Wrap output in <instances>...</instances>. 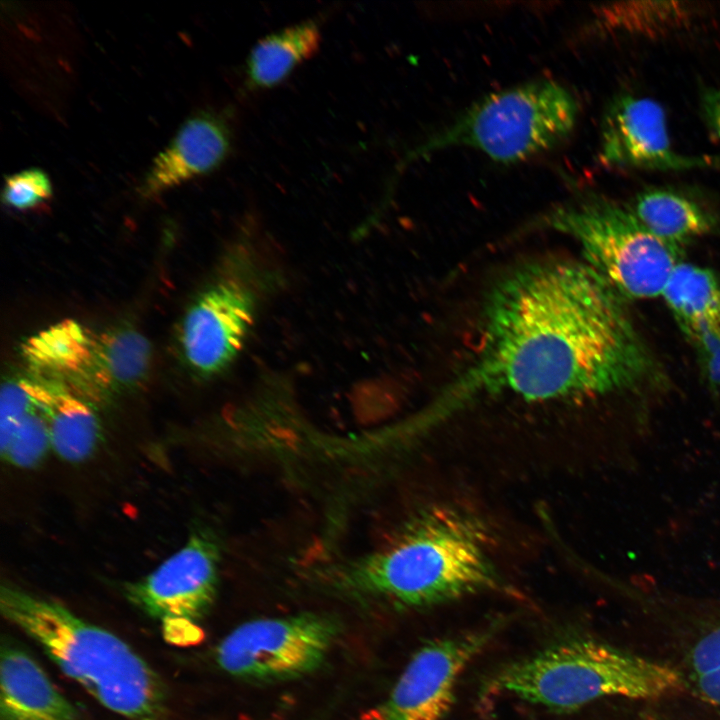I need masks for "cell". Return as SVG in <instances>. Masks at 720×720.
Returning a JSON list of instances; mask_svg holds the SVG:
<instances>
[{
	"label": "cell",
	"mask_w": 720,
	"mask_h": 720,
	"mask_svg": "<svg viewBox=\"0 0 720 720\" xmlns=\"http://www.w3.org/2000/svg\"><path fill=\"white\" fill-rule=\"evenodd\" d=\"M579 103L552 80L489 94L429 137L413 155L470 147L494 161L515 163L551 149L573 131Z\"/></svg>",
	"instance_id": "5"
},
{
	"label": "cell",
	"mask_w": 720,
	"mask_h": 720,
	"mask_svg": "<svg viewBox=\"0 0 720 720\" xmlns=\"http://www.w3.org/2000/svg\"><path fill=\"white\" fill-rule=\"evenodd\" d=\"M683 687L682 674L667 664L576 637L505 665L485 688L569 713L603 697L656 699Z\"/></svg>",
	"instance_id": "4"
},
{
	"label": "cell",
	"mask_w": 720,
	"mask_h": 720,
	"mask_svg": "<svg viewBox=\"0 0 720 720\" xmlns=\"http://www.w3.org/2000/svg\"><path fill=\"white\" fill-rule=\"evenodd\" d=\"M0 408V437H2L25 415L37 408L35 380L24 378L4 383L1 389Z\"/></svg>",
	"instance_id": "25"
},
{
	"label": "cell",
	"mask_w": 720,
	"mask_h": 720,
	"mask_svg": "<svg viewBox=\"0 0 720 720\" xmlns=\"http://www.w3.org/2000/svg\"><path fill=\"white\" fill-rule=\"evenodd\" d=\"M0 450L3 459L20 468L34 467L45 458L52 449L48 428L38 407L0 437Z\"/></svg>",
	"instance_id": "21"
},
{
	"label": "cell",
	"mask_w": 720,
	"mask_h": 720,
	"mask_svg": "<svg viewBox=\"0 0 720 720\" xmlns=\"http://www.w3.org/2000/svg\"><path fill=\"white\" fill-rule=\"evenodd\" d=\"M497 631L498 623H492L425 643L388 697L364 712L361 720H442L454 704L461 674Z\"/></svg>",
	"instance_id": "8"
},
{
	"label": "cell",
	"mask_w": 720,
	"mask_h": 720,
	"mask_svg": "<svg viewBox=\"0 0 720 720\" xmlns=\"http://www.w3.org/2000/svg\"><path fill=\"white\" fill-rule=\"evenodd\" d=\"M320 43V25L312 19L264 37L253 47L246 62L248 86L266 89L280 84L318 52Z\"/></svg>",
	"instance_id": "18"
},
{
	"label": "cell",
	"mask_w": 720,
	"mask_h": 720,
	"mask_svg": "<svg viewBox=\"0 0 720 720\" xmlns=\"http://www.w3.org/2000/svg\"><path fill=\"white\" fill-rule=\"evenodd\" d=\"M538 224L568 235L584 262L624 300L662 295L681 250L651 233L628 205L590 196L552 208Z\"/></svg>",
	"instance_id": "6"
},
{
	"label": "cell",
	"mask_w": 720,
	"mask_h": 720,
	"mask_svg": "<svg viewBox=\"0 0 720 720\" xmlns=\"http://www.w3.org/2000/svg\"><path fill=\"white\" fill-rule=\"evenodd\" d=\"M491 552L489 533L477 518L431 508L391 544L354 562L344 580L400 607H430L500 589Z\"/></svg>",
	"instance_id": "2"
},
{
	"label": "cell",
	"mask_w": 720,
	"mask_h": 720,
	"mask_svg": "<svg viewBox=\"0 0 720 720\" xmlns=\"http://www.w3.org/2000/svg\"><path fill=\"white\" fill-rule=\"evenodd\" d=\"M340 631L335 618L305 612L245 622L218 645L222 670L240 679L275 682L316 670Z\"/></svg>",
	"instance_id": "7"
},
{
	"label": "cell",
	"mask_w": 720,
	"mask_h": 720,
	"mask_svg": "<svg viewBox=\"0 0 720 720\" xmlns=\"http://www.w3.org/2000/svg\"><path fill=\"white\" fill-rule=\"evenodd\" d=\"M689 672L698 695L720 712V623L691 649Z\"/></svg>",
	"instance_id": "22"
},
{
	"label": "cell",
	"mask_w": 720,
	"mask_h": 720,
	"mask_svg": "<svg viewBox=\"0 0 720 720\" xmlns=\"http://www.w3.org/2000/svg\"><path fill=\"white\" fill-rule=\"evenodd\" d=\"M150 362V344L137 330L119 327L95 334L89 365L71 389L88 402L103 399L141 383Z\"/></svg>",
	"instance_id": "14"
},
{
	"label": "cell",
	"mask_w": 720,
	"mask_h": 720,
	"mask_svg": "<svg viewBox=\"0 0 720 720\" xmlns=\"http://www.w3.org/2000/svg\"><path fill=\"white\" fill-rule=\"evenodd\" d=\"M258 292L250 281L222 279L205 289L187 310L180 344L188 365L214 375L236 358L255 320Z\"/></svg>",
	"instance_id": "10"
},
{
	"label": "cell",
	"mask_w": 720,
	"mask_h": 720,
	"mask_svg": "<svg viewBox=\"0 0 720 720\" xmlns=\"http://www.w3.org/2000/svg\"><path fill=\"white\" fill-rule=\"evenodd\" d=\"M219 549L207 533L186 543L145 577L125 585L127 599L163 624L194 623L214 602Z\"/></svg>",
	"instance_id": "9"
},
{
	"label": "cell",
	"mask_w": 720,
	"mask_h": 720,
	"mask_svg": "<svg viewBox=\"0 0 720 720\" xmlns=\"http://www.w3.org/2000/svg\"><path fill=\"white\" fill-rule=\"evenodd\" d=\"M683 333L696 352L706 386L720 394V324H702Z\"/></svg>",
	"instance_id": "24"
},
{
	"label": "cell",
	"mask_w": 720,
	"mask_h": 720,
	"mask_svg": "<svg viewBox=\"0 0 720 720\" xmlns=\"http://www.w3.org/2000/svg\"><path fill=\"white\" fill-rule=\"evenodd\" d=\"M3 617L37 642L60 670L101 705L129 720H156L165 690L126 642L62 604L12 585L0 589Z\"/></svg>",
	"instance_id": "3"
},
{
	"label": "cell",
	"mask_w": 720,
	"mask_h": 720,
	"mask_svg": "<svg viewBox=\"0 0 720 720\" xmlns=\"http://www.w3.org/2000/svg\"><path fill=\"white\" fill-rule=\"evenodd\" d=\"M662 296L682 332L702 324H720V278L708 268L680 262Z\"/></svg>",
	"instance_id": "19"
},
{
	"label": "cell",
	"mask_w": 720,
	"mask_h": 720,
	"mask_svg": "<svg viewBox=\"0 0 720 720\" xmlns=\"http://www.w3.org/2000/svg\"><path fill=\"white\" fill-rule=\"evenodd\" d=\"M231 129L222 115L201 112L188 119L154 159L140 193L159 195L218 167L230 152Z\"/></svg>",
	"instance_id": "12"
},
{
	"label": "cell",
	"mask_w": 720,
	"mask_h": 720,
	"mask_svg": "<svg viewBox=\"0 0 720 720\" xmlns=\"http://www.w3.org/2000/svg\"><path fill=\"white\" fill-rule=\"evenodd\" d=\"M1 720H79L78 711L25 651L1 649Z\"/></svg>",
	"instance_id": "13"
},
{
	"label": "cell",
	"mask_w": 720,
	"mask_h": 720,
	"mask_svg": "<svg viewBox=\"0 0 720 720\" xmlns=\"http://www.w3.org/2000/svg\"><path fill=\"white\" fill-rule=\"evenodd\" d=\"M694 12L695 9L684 2H619L601 6L597 17L606 29L657 36L681 28Z\"/></svg>",
	"instance_id": "20"
},
{
	"label": "cell",
	"mask_w": 720,
	"mask_h": 720,
	"mask_svg": "<svg viewBox=\"0 0 720 720\" xmlns=\"http://www.w3.org/2000/svg\"><path fill=\"white\" fill-rule=\"evenodd\" d=\"M51 194L48 175L41 169L31 168L6 177L2 196L10 207L26 210L46 201Z\"/></svg>",
	"instance_id": "23"
},
{
	"label": "cell",
	"mask_w": 720,
	"mask_h": 720,
	"mask_svg": "<svg viewBox=\"0 0 720 720\" xmlns=\"http://www.w3.org/2000/svg\"><path fill=\"white\" fill-rule=\"evenodd\" d=\"M599 158L609 167L660 171L719 165V159L711 156L676 151L662 105L632 94H621L609 104L601 124Z\"/></svg>",
	"instance_id": "11"
},
{
	"label": "cell",
	"mask_w": 720,
	"mask_h": 720,
	"mask_svg": "<svg viewBox=\"0 0 720 720\" xmlns=\"http://www.w3.org/2000/svg\"><path fill=\"white\" fill-rule=\"evenodd\" d=\"M35 396L48 428L51 449L72 463L93 455L102 430L91 403L66 384L48 378L35 379Z\"/></svg>",
	"instance_id": "15"
},
{
	"label": "cell",
	"mask_w": 720,
	"mask_h": 720,
	"mask_svg": "<svg viewBox=\"0 0 720 720\" xmlns=\"http://www.w3.org/2000/svg\"><path fill=\"white\" fill-rule=\"evenodd\" d=\"M95 334L74 320H64L26 340L25 360L48 379L73 387L86 371Z\"/></svg>",
	"instance_id": "17"
},
{
	"label": "cell",
	"mask_w": 720,
	"mask_h": 720,
	"mask_svg": "<svg viewBox=\"0 0 720 720\" xmlns=\"http://www.w3.org/2000/svg\"><path fill=\"white\" fill-rule=\"evenodd\" d=\"M628 207L651 233L681 251L717 225L715 216L699 203L664 188L638 193Z\"/></svg>",
	"instance_id": "16"
},
{
	"label": "cell",
	"mask_w": 720,
	"mask_h": 720,
	"mask_svg": "<svg viewBox=\"0 0 720 720\" xmlns=\"http://www.w3.org/2000/svg\"><path fill=\"white\" fill-rule=\"evenodd\" d=\"M475 361L445 400L641 394L660 383L624 299L585 262L546 260L504 275L486 297Z\"/></svg>",
	"instance_id": "1"
},
{
	"label": "cell",
	"mask_w": 720,
	"mask_h": 720,
	"mask_svg": "<svg viewBox=\"0 0 720 720\" xmlns=\"http://www.w3.org/2000/svg\"><path fill=\"white\" fill-rule=\"evenodd\" d=\"M703 120L710 138L720 141V87L704 91L701 98Z\"/></svg>",
	"instance_id": "26"
}]
</instances>
